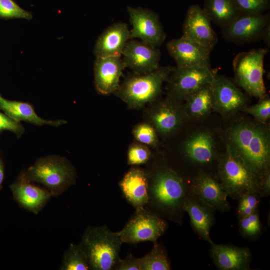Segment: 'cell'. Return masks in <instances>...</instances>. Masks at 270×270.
Returning <instances> with one entry per match:
<instances>
[{
  "label": "cell",
  "instance_id": "ac0fdd59",
  "mask_svg": "<svg viewBox=\"0 0 270 270\" xmlns=\"http://www.w3.org/2000/svg\"><path fill=\"white\" fill-rule=\"evenodd\" d=\"M126 68L122 56L96 58L94 64V86L97 92L107 95L114 92Z\"/></svg>",
  "mask_w": 270,
  "mask_h": 270
},
{
  "label": "cell",
  "instance_id": "9a60e30c",
  "mask_svg": "<svg viewBox=\"0 0 270 270\" xmlns=\"http://www.w3.org/2000/svg\"><path fill=\"white\" fill-rule=\"evenodd\" d=\"M182 36L212 49L218 42L210 20L204 9L196 4L188 9Z\"/></svg>",
  "mask_w": 270,
  "mask_h": 270
},
{
  "label": "cell",
  "instance_id": "44dd1931",
  "mask_svg": "<svg viewBox=\"0 0 270 270\" xmlns=\"http://www.w3.org/2000/svg\"><path fill=\"white\" fill-rule=\"evenodd\" d=\"M130 30L123 22L114 23L106 28L97 38L94 48L96 58L122 56L130 40Z\"/></svg>",
  "mask_w": 270,
  "mask_h": 270
},
{
  "label": "cell",
  "instance_id": "603a6c76",
  "mask_svg": "<svg viewBox=\"0 0 270 270\" xmlns=\"http://www.w3.org/2000/svg\"><path fill=\"white\" fill-rule=\"evenodd\" d=\"M183 151L189 162L200 166L212 164L218 157L214 138L208 132H198L189 137L184 144Z\"/></svg>",
  "mask_w": 270,
  "mask_h": 270
},
{
  "label": "cell",
  "instance_id": "836d02e7",
  "mask_svg": "<svg viewBox=\"0 0 270 270\" xmlns=\"http://www.w3.org/2000/svg\"><path fill=\"white\" fill-rule=\"evenodd\" d=\"M151 158V152L147 146L140 142L132 144L128 151V164L136 166L148 163Z\"/></svg>",
  "mask_w": 270,
  "mask_h": 270
},
{
  "label": "cell",
  "instance_id": "f35d334b",
  "mask_svg": "<svg viewBox=\"0 0 270 270\" xmlns=\"http://www.w3.org/2000/svg\"><path fill=\"white\" fill-rule=\"evenodd\" d=\"M270 194V170L262 176L260 184L259 194L260 197L267 196Z\"/></svg>",
  "mask_w": 270,
  "mask_h": 270
},
{
  "label": "cell",
  "instance_id": "8992f818",
  "mask_svg": "<svg viewBox=\"0 0 270 270\" xmlns=\"http://www.w3.org/2000/svg\"><path fill=\"white\" fill-rule=\"evenodd\" d=\"M21 174L30 182L44 185L52 196H57L74 184L76 172L73 166L64 158L48 156L38 158Z\"/></svg>",
  "mask_w": 270,
  "mask_h": 270
},
{
  "label": "cell",
  "instance_id": "ffe728a7",
  "mask_svg": "<svg viewBox=\"0 0 270 270\" xmlns=\"http://www.w3.org/2000/svg\"><path fill=\"white\" fill-rule=\"evenodd\" d=\"M122 195L135 208L148 202V178L146 170L133 166L118 183Z\"/></svg>",
  "mask_w": 270,
  "mask_h": 270
},
{
  "label": "cell",
  "instance_id": "d6a6232c",
  "mask_svg": "<svg viewBox=\"0 0 270 270\" xmlns=\"http://www.w3.org/2000/svg\"><path fill=\"white\" fill-rule=\"evenodd\" d=\"M260 198L257 192H249L238 199L236 210L238 218L248 216L256 211Z\"/></svg>",
  "mask_w": 270,
  "mask_h": 270
},
{
  "label": "cell",
  "instance_id": "5b68a950",
  "mask_svg": "<svg viewBox=\"0 0 270 270\" xmlns=\"http://www.w3.org/2000/svg\"><path fill=\"white\" fill-rule=\"evenodd\" d=\"M174 68L160 66L148 74L130 75L120 84L115 92L130 108H140L156 100L161 94L162 84L166 82Z\"/></svg>",
  "mask_w": 270,
  "mask_h": 270
},
{
  "label": "cell",
  "instance_id": "ba28073f",
  "mask_svg": "<svg viewBox=\"0 0 270 270\" xmlns=\"http://www.w3.org/2000/svg\"><path fill=\"white\" fill-rule=\"evenodd\" d=\"M135 210L128 222L118 232L122 242L130 244L148 241L157 243L158 239L168 228L167 222L148 208Z\"/></svg>",
  "mask_w": 270,
  "mask_h": 270
},
{
  "label": "cell",
  "instance_id": "3957f363",
  "mask_svg": "<svg viewBox=\"0 0 270 270\" xmlns=\"http://www.w3.org/2000/svg\"><path fill=\"white\" fill-rule=\"evenodd\" d=\"M216 178L233 199L249 192L259 194L260 180L227 143L225 152L218 155Z\"/></svg>",
  "mask_w": 270,
  "mask_h": 270
},
{
  "label": "cell",
  "instance_id": "9c48e42d",
  "mask_svg": "<svg viewBox=\"0 0 270 270\" xmlns=\"http://www.w3.org/2000/svg\"><path fill=\"white\" fill-rule=\"evenodd\" d=\"M210 66L174 67L166 80L167 96L180 102L202 86L210 84L217 74Z\"/></svg>",
  "mask_w": 270,
  "mask_h": 270
},
{
  "label": "cell",
  "instance_id": "60d3db41",
  "mask_svg": "<svg viewBox=\"0 0 270 270\" xmlns=\"http://www.w3.org/2000/svg\"><path fill=\"white\" fill-rule=\"evenodd\" d=\"M4 178V168L3 162L0 157V190L2 188V184Z\"/></svg>",
  "mask_w": 270,
  "mask_h": 270
},
{
  "label": "cell",
  "instance_id": "4dcf8cb0",
  "mask_svg": "<svg viewBox=\"0 0 270 270\" xmlns=\"http://www.w3.org/2000/svg\"><path fill=\"white\" fill-rule=\"evenodd\" d=\"M0 18L3 19L32 18V14L21 8L14 0H0Z\"/></svg>",
  "mask_w": 270,
  "mask_h": 270
},
{
  "label": "cell",
  "instance_id": "1f68e13d",
  "mask_svg": "<svg viewBox=\"0 0 270 270\" xmlns=\"http://www.w3.org/2000/svg\"><path fill=\"white\" fill-rule=\"evenodd\" d=\"M135 139L147 146L155 147L158 144L156 132L151 124L144 122L137 124L132 130Z\"/></svg>",
  "mask_w": 270,
  "mask_h": 270
},
{
  "label": "cell",
  "instance_id": "7a4b0ae2",
  "mask_svg": "<svg viewBox=\"0 0 270 270\" xmlns=\"http://www.w3.org/2000/svg\"><path fill=\"white\" fill-rule=\"evenodd\" d=\"M262 124L241 120L227 131V142L247 166L262 180L270 168V136Z\"/></svg>",
  "mask_w": 270,
  "mask_h": 270
},
{
  "label": "cell",
  "instance_id": "e0dca14e",
  "mask_svg": "<svg viewBox=\"0 0 270 270\" xmlns=\"http://www.w3.org/2000/svg\"><path fill=\"white\" fill-rule=\"evenodd\" d=\"M168 52L178 68L210 66V58L212 48L182 36L172 39L166 44Z\"/></svg>",
  "mask_w": 270,
  "mask_h": 270
},
{
  "label": "cell",
  "instance_id": "8fae6325",
  "mask_svg": "<svg viewBox=\"0 0 270 270\" xmlns=\"http://www.w3.org/2000/svg\"><path fill=\"white\" fill-rule=\"evenodd\" d=\"M270 26L268 12L254 15H242L228 26L222 28L223 38L228 42L242 44L262 40Z\"/></svg>",
  "mask_w": 270,
  "mask_h": 270
},
{
  "label": "cell",
  "instance_id": "d6986e66",
  "mask_svg": "<svg viewBox=\"0 0 270 270\" xmlns=\"http://www.w3.org/2000/svg\"><path fill=\"white\" fill-rule=\"evenodd\" d=\"M210 252L218 268L220 270H249L252 254L247 247L210 243Z\"/></svg>",
  "mask_w": 270,
  "mask_h": 270
},
{
  "label": "cell",
  "instance_id": "4316f807",
  "mask_svg": "<svg viewBox=\"0 0 270 270\" xmlns=\"http://www.w3.org/2000/svg\"><path fill=\"white\" fill-rule=\"evenodd\" d=\"M203 8L211 22L221 28L242 15L234 0H204Z\"/></svg>",
  "mask_w": 270,
  "mask_h": 270
},
{
  "label": "cell",
  "instance_id": "d4e9b609",
  "mask_svg": "<svg viewBox=\"0 0 270 270\" xmlns=\"http://www.w3.org/2000/svg\"><path fill=\"white\" fill-rule=\"evenodd\" d=\"M0 110L12 120L20 122L24 121L36 126L44 124L58 126L66 124L64 120H46L40 118L35 112L33 106L28 102L10 100L0 94Z\"/></svg>",
  "mask_w": 270,
  "mask_h": 270
},
{
  "label": "cell",
  "instance_id": "277c9868",
  "mask_svg": "<svg viewBox=\"0 0 270 270\" xmlns=\"http://www.w3.org/2000/svg\"><path fill=\"white\" fill-rule=\"evenodd\" d=\"M122 244L118 232L110 231L106 225L88 226L80 242L92 270H114Z\"/></svg>",
  "mask_w": 270,
  "mask_h": 270
},
{
  "label": "cell",
  "instance_id": "f1b7e54d",
  "mask_svg": "<svg viewBox=\"0 0 270 270\" xmlns=\"http://www.w3.org/2000/svg\"><path fill=\"white\" fill-rule=\"evenodd\" d=\"M61 270H90L88 257L80 243L71 244L64 254Z\"/></svg>",
  "mask_w": 270,
  "mask_h": 270
},
{
  "label": "cell",
  "instance_id": "484cf974",
  "mask_svg": "<svg viewBox=\"0 0 270 270\" xmlns=\"http://www.w3.org/2000/svg\"><path fill=\"white\" fill-rule=\"evenodd\" d=\"M184 100L182 106L188 118L197 120L208 116L214 110L210 84L202 86Z\"/></svg>",
  "mask_w": 270,
  "mask_h": 270
},
{
  "label": "cell",
  "instance_id": "7402d4cb",
  "mask_svg": "<svg viewBox=\"0 0 270 270\" xmlns=\"http://www.w3.org/2000/svg\"><path fill=\"white\" fill-rule=\"evenodd\" d=\"M10 188L14 200L22 207L34 214H38L52 196L48 190L32 184L21 174Z\"/></svg>",
  "mask_w": 270,
  "mask_h": 270
},
{
  "label": "cell",
  "instance_id": "52a82bcc",
  "mask_svg": "<svg viewBox=\"0 0 270 270\" xmlns=\"http://www.w3.org/2000/svg\"><path fill=\"white\" fill-rule=\"evenodd\" d=\"M268 48H259L238 54L232 66L234 82L250 95L260 99L266 95L264 61Z\"/></svg>",
  "mask_w": 270,
  "mask_h": 270
},
{
  "label": "cell",
  "instance_id": "7c38bea8",
  "mask_svg": "<svg viewBox=\"0 0 270 270\" xmlns=\"http://www.w3.org/2000/svg\"><path fill=\"white\" fill-rule=\"evenodd\" d=\"M214 110L228 117L246 108V98L238 84L230 78L218 74L210 84Z\"/></svg>",
  "mask_w": 270,
  "mask_h": 270
},
{
  "label": "cell",
  "instance_id": "6da1fadb",
  "mask_svg": "<svg viewBox=\"0 0 270 270\" xmlns=\"http://www.w3.org/2000/svg\"><path fill=\"white\" fill-rule=\"evenodd\" d=\"M148 178V208L162 217L182 224L184 205L190 192V181L165 164L146 170Z\"/></svg>",
  "mask_w": 270,
  "mask_h": 270
},
{
  "label": "cell",
  "instance_id": "d590c367",
  "mask_svg": "<svg viewBox=\"0 0 270 270\" xmlns=\"http://www.w3.org/2000/svg\"><path fill=\"white\" fill-rule=\"evenodd\" d=\"M244 110L254 116L258 122L264 123L270 118V100L264 96L260 98L258 104L249 108H244Z\"/></svg>",
  "mask_w": 270,
  "mask_h": 270
},
{
  "label": "cell",
  "instance_id": "5bb4252c",
  "mask_svg": "<svg viewBox=\"0 0 270 270\" xmlns=\"http://www.w3.org/2000/svg\"><path fill=\"white\" fill-rule=\"evenodd\" d=\"M189 193L215 210L224 212L230 208L223 187L210 174L198 172L190 181Z\"/></svg>",
  "mask_w": 270,
  "mask_h": 270
},
{
  "label": "cell",
  "instance_id": "2e32d148",
  "mask_svg": "<svg viewBox=\"0 0 270 270\" xmlns=\"http://www.w3.org/2000/svg\"><path fill=\"white\" fill-rule=\"evenodd\" d=\"M122 55L126 68L131 70L134 74H148L160 66L161 56L160 49L141 40H128Z\"/></svg>",
  "mask_w": 270,
  "mask_h": 270
},
{
  "label": "cell",
  "instance_id": "ab89813d",
  "mask_svg": "<svg viewBox=\"0 0 270 270\" xmlns=\"http://www.w3.org/2000/svg\"><path fill=\"white\" fill-rule=\"evenodd\" d=\"M262 40L264 41V44L267 46V48L270 47V26L267 28L265 30Z\"/></svg>",
  "mask_w": 270,
  "mask_h": 270
},
{
  "label": "cell",
  "instance_id": "83f0119b",
  "mask_svg": "<svg viewBox=\"0 0 270 270\" xmlns=\"http://www.w3.org/2000/svg\"><path fill=\"white\" fill-rule=\"evenodd\" d=\"M140 258V270L172 269L166 250L161 244H154V248L150 252Z\"/></svg>",
  "mask_w": 270,
  "mask_h": 270
},
{
  "label": "cell",
  "instance_id": "4fadbf2b",
  "mask_svg": "<svg viewBox=\"0 0 270 270\" xmlns=\"http://www.w3.org/2000/svg\"><path fill=\"white\" fill-rule=\"evenodd\" d=\"M153 106L148 118L156 132L162 136L174 133L188 119L181 102L168 96Z\"/></svg>",
  "mask_w": 270,
  "mask_h": 270
},
{
  "label": "cell",
  "instance_id": "e575fe53",
  "mask_svg": "<svg viewBox=\"0 0 270 270\" xmlns=\"http://www.w3.org/2000/svg\"><path fill=\"white\" fill-rule=\"evenodd\" d=\"M242 15L264 13L270 8V0H234Z\"/></svg>",
  "mask_w": 270,
  "mask_h": 270
},
{
  "label": "cell",
  "instance_id": "f546056e",
  "mask_svg": "<svg viewBox=\"0 0 270 270\" xmlns=\"http://www.w3.org/2000/svg\"><path fill=\"white\" fill-rule=\"evenodd\" d=\"M238 227L243 236L249 240L256 239L262 232L258 210L248 216L238 218Z\"/></svg>",
  "mask_w": 270,
  "mask_h": 270
},
{
  "label": "cell",
  "instance_id": "cb8c5ba5",
  "mask_svg": "<svg viewBox=\"0 0 270 270\" xmlns=\"http://www.w3.org/2000/svg\"><path fill=\"white\" fill-rule=\"evenodd\" d=\"M184 210L190 218L194 231L204 240L212 242L210 232L215 220L214 210L189 193L184 205Z\"/></svg>",
  "mask_w": 270,
  "mask_h": 270
},
{
  "label": "cell",
  "instance_id": "30bf717a",
  "mask_svg": "<svg viewBox=\"0 0 270 270\" xmlns=\"http://www.w3.org/2000/svg\"><path fill=\"white\" fill-rule=\"evenodd\" d=\"M127 12L132 26L130 40L138 38L154 47L162 45L166 35L156 12L146 8L130 6H127Z\"/></svg>",
  "mask_w": 270,
  "mask_h": 270
},
{
  "label": "cell",
  "instance_id": "8d00e7d4",
  "mask_svg": "<svg viewBox=\"0 0 270 270\" xmlns=\"http://www.w3.org/2000/svg\"><path fill=\"white\" fill-rule=\"evenodd\" d=\"M8 130L14 133L18 138L24 134V128L20 122H18L0 112V132Z\"/></svg>",
  "mask_w": 270,
  "mask_h": 270
},
{
  "label": "cell",
  "instance_id": "74e56055",
  "mask_svg": "<svg viewBox=\"0 0 270 270\" xmlns=\"http://www.w3.org/2000/svg\"><path fill=\"white\" fill-rule=\"evenodd\" d=\"M115 270H140V258L134 257L131 253L124 259L118 260Z\"/></svg>",
  "mask_w": 270,
  "mask_h": 270
}]
</instances>
